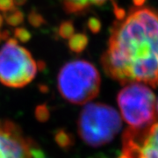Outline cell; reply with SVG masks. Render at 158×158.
Returning <instances> with one entry per match:
<instances>
[{"instance_id":"6da1fadb","label":"cell","mask_w":158,"mask_h":158,"mask_svg":"<svg viewBox=\"0 0 158 158\" xmlns=\"http://www.w3.org/2000/svg\"><path fill=\"white\" fill-rule=\"evenodd\" d=\"M104 71L121 85L158 86V10L135 6L113 23L101 57Z\"/></svg>"},{"instance_id":"7a4b0ae2","label":"cell","mask_w":158,"mask_h":158,"mask_svg":"<svg viewBox=\"0 0 158 158\" xmlns=\"http://www.w3.org/2000/svg\"><path fill=\"white\" fill-rule=\"evenodd\" d=\"M99 72L91 62L74 60L65 63L57 76V88L69 103L84 105L95 98L100 90Z\"/></svg>"},{"instance_id":"3957f363","label":"cell","mask_w":158,"mask_h":158,"mask_svg":"<svg viewBox=\"0 0 158 158\" xmlns=\"http://www.w3.org/2000/svg\"><path fill=\"white\" fill-rule=\"evenodd\" d=\"M118 112L103 103L85 105L77 119V132L83 141L90 147L99 148L113 141L121 129Z\"/></svg>"},{"instance_id":"277c9868","label":"cell","mask_w":158,"mask_h":158,"mask_svg":"<svg viewBox=\"0 0 158 158\" xmlns=\"http://www.w3.org/2000/svg\"><path fill=\"white\" fill-rule=\"evenodd\" d=\"M38 65L27 48L9 38L0 48V83L10 88H22L36 77Z\"/></svg>"},{"instance_id":"5b68a950","label":"cell","mask_w":158,"mask_h":158,"mask_svg":"<svg viewBox=\"0 0 158 158\" xmlns=\"http://www.w3.org/2000/svg\"><path fill=\"white\" fill-rule=\"evenodd\" d=\"M121 115L130 127L144 128L156 120V96L141 83H130L117 97Z\"/></svg>"},{"instance_id":"8992f818","label":"cell","mask_w":158,"mask_h":158,"mask_svg":"<svg viewBox=\"0 0 158 158\" xmlns=\"http://www.w3.org/2000/svg\"><path fill=\"white\" fill-rule=\"evenodd\" d=\"M118 158H158V122L144 128L125 130Z\"/></svg>"},{"instance_id":"52a82bcc","label":"cell","mask_w":158,"mask_h":158,"mask_svg":"<svg viewBox=\"0 0 158 158\" xmlns=\"http://www.w3.org/2000/svg\"><path fill=\"white\" fill-rule=\"evenodd\" d=\"M33 143L17 124L0 120V158H31Z\"/></svg>"},{"instance_id":"ba28073f","label":"cell","mask_w":158,"mask_h":158,"mask_svg":"<svg viewBox=\"0 0 158 158\" xmlns=\"http://www.w3.org/2000/svg\"><path fill=\"white\" fill-rule=\"evenodd\" d=\"M113 0H63L64 9L68 13H78L93 6H102Z\"/></svg>"},{"instance_id":"9c48e42d","label":"cell","mask_w":158,"mask_h":158,"mask_svg":"<svg viewBox=\"0 0 158 158\" xmlns=\"http://www.w3.org/2000/svg\"><path fill=\"white\" fill-rule=\"evenodd\" d=\"M89 42V38L85 34H76L69 39V48L73 53L80 54L86 48Z\"/></svg>"},{"instance_id":"30bf717a","label":"cell","mask_w":158,"mask_h":158,"mask_svg":"<svg viewBox=\"0 0 158 158\" xmlns=\"http://www.w3.org/2000/svg\"><path fill=\"white\" fill-rule=\"evenodd\" d=\"M55 141L57 145L62 149H69L75 143L73 136L70 135V133L64 129L57 130L55 135Z\"/></svg>"},{"instance_id":"8fae6325","label":"cell","mask_w":158,"mask_h":158,"mask_svg":"<svg viewBox=\"0 0 158 158\" xmlns=\"http://www.w3.org/2000/svg\"><path fill=\"white\" fill-rule=\"evenodd\" d=\"M4 19L11 27H18L24 21V14L19 9L13 7L4 12Z\"/></svg>"},{"instance_id":"7c38bea8","label":"cell","mask_w":158,"mask_h":158,"mask_svg":"<svg viewBox=\"0 0 158 158\" xmlns=\"http://www.w3.org/2000/svg\"><path fill=\"white\" fill-rule=\"evenodd\" d=\"M58 34L62 39L69 40L75 34V27L73 23L69 20H66L60 25L58 29Z\"/></svg>"},{"instance_id":"4fadbf2b","label":"cell","mask_w":158,"mask_h":158,"mask_svg":"<svg viewBox=\"0 0 158 158\" xmlns=\"http://www.w3.org/2000/svg\"><path fill=\"white\" fill-rule=\"evenodd\" d=\"M34 114H35L36 119L41 123H44L46 121H48L49 119V117H50L49 109L45 104L37 106L35 108V111H34Z\"/></svg>"},{"instance_id":"5bb4252c","label":"cell","mask_w":158,"mask_h":158,"mask_svg":"<svg viewBox=\"0 0 158 158\" xmlns=\"http://www.w3.org/2000/svg\"><path fill=\"white\" fill-rule=\"evenodd\" d=\"M28 22L34 27H40L45 24V19L41 14L35 11H32L28 14Z\"/></svg>"},{"instance_id":"9a60e30c","label":"cell","mask_w":158,"mask_h":158,"mask_svg":"<svg viewBox=\"0 0 158 158\" xmlns=\"http://www.w3.org/2000/svg\"><path fill=\"white\" fill-rule=\"evenodd\" d=\"M14 36L18 40L23 43H27L32 39L31 33L25 27H17L14 30Z\"/></svg>"},{"instance_id":"2e32d148","label":"cell","mask_w":158,"mask_h":158,"mask_svg":"<svg viewBox=\"0 0 158 158\" xmlns=\"http://www.w3.org/2000/svg\"><path fill=\"white\" fill-rule=\"evenodd\" d=\"M87 26L90 32H92L93 34H98L101 29V23L99 21V19L94 17L90 18L88 19Z\"/></svg>"},{"instance_id":"e0dca14e","label":"cell","mask_w":158,"mask_h":158,"mask_svg":"<svg viewBox=\"0 0 158 158\" xmlns=\"http://www.w3.org/2000/svg\"><path fill=\"white\" fill-rule=\"evenodd\" d=\"M31 158H48L44 152L34 145V142L31 147Z\"/></svg>"},{"instance_id":"ac0fdd59","label":"cell","mask_w":158,"mask_h":158,"mask_svg":"<svg viewBox=\"0 0 158 158\" xmlns=\"http://www.w3.org/2000/svg\"><path fill=\"white\" fill-rule=\"evenodd\" d=\"M14 7L13 0H0V11H5L10 10Z\"/></svg>"},{"instance_id":"d6986e66","label":"cell","mask_w":158,"mask_h":158,"mask_svg":"<svg viewBox=\"0 0 158 158\" xmlns=\"http://www.w3.org/2000/svg\"><path fill=\"white\" fill-rule=\"evenodd\" d=\"M8 37H9V31H6V30H5V31H3V32H1V33H0V38H1L2 40L9 39Z\"/></svg>"},{"instance_id":"ffe728a7","label":"cell","mask_w":158,"mask_h":158,"mask_svg":"<svg viewBox=\"0 0 158 158\" xmlns=\"http://www.w3.org/2000/svg\"><path fill=\"white\" fill-rule=\"evenodd\" d=\"M27 2V0H13V3H14V6H20L25 5Z\"/></svg>"},{"instance_id":"44dd1931","label":"cell","mask_w":158,"mask_h":158,"mask_svg":"<svg viewBox=\"0 0 158 158\" xmlns=\"http://www.w3.org/2000/svg\"><path fill=\"white\" fill-rule=\"evenodd\" d=\"M3 22H4V18H3L2 15H0V28H1V27L3 25Z\"/></svg>"},{"instance_id":"7402d4cb","label":"cell","mask_w":158,"mask_h":158,"mask_svg":"<svg viewBox=\"0 0 158 158\" xmlns=\"http://www.w3.org/2000/svg\"><path fill=\"white\" fill-rule=\"evenodd\" d=\"M90 158H106L105 156H100V155H97V156H92V157Z\"/></svg>"},{"instance_id":"603a6c76","label":"cell","mask_w":158,"mask_h":158,"mask_svg":"<svg viewBox=\"0 0 158 158\" xmlns=\"http://www.w3.org/2000/svg\"><path fill=\"white\" fill-rule=\"evenodd\" d=\"M157 112H158V102H157Z\"/></svg>"},{"instance_id":"cb8c5ba5","label":"cell","mask_w":158,"mask_h":158,"mask_svg":"<svg viewBox=\"0 0 158 158\" xmlns=\"http://www.w3.org/2000/svg\"><path fill=\"white\" fill-rule=\"evenodd\" d=\"M0 40H1V38H0Z\"/></svg>"}]
</instances>
